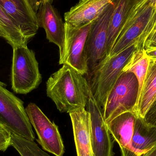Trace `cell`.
I'll list each match as a JSON object with an SVG mask.
<instances>
[{
	"label": "cell",
	"instance_id": "19",
	"mask_svg": "<svg viewBox=\"0 0 156 156\" xmlns=\"http://www.w3.org/2000/svg\"><path fill=\"white\" fill-rule=\"evenodd\" d=\"M0 37L14 48L27 46L29 41L21 29L0 7Z\"/></svg>",
	"mask_w": 156,
	"mask_h": 156
},
{
	"label": "cell",
	"instance_id": "31",
	"mask_svg": "<svg viewBox=\"0 0 156 156\" xmlns=\"http://www.w3.org/2000/svg\"><path fill=\"white\" fill-rule=\"evenodd\" d=\"M47 1V0H38V3H39V5H40V4L41 3H42L43 2H44V1Z\"/></svg>",
	"mask_w": 156,
	"mask_h": 156
},
{
	"label": "cell",
	"instance_id": "15",
	"mask_svg": "<svg viewBox=\"0 0 156 156\" xmlns=\"http://www.w3.org/2000/svg\"><path fill=\"white\" fill-rule=\"evenodd\" d=\"M112 0H80L64 15L65 22L75 26L96 20Z\"/></svg>",
	"mask_w": 156,
	"mask_h": 156
},
{
	"label": "cell",
	"instance_id": "23",
	"mask_svg": "<svg viewBox=\"0 0 156 156\" xmlns=\"http://www.w3.org/2000/svg\"><path fill=\"white\" fill-rule=\"evenodd\" d=\"M11 133L0 125V152H5L11 145Z\"/></svg>",
	"mask_w": 156,
	"mask_h": 156
},
{
	"label": "cell",
	"instance_id": "7",
	"mask_svg": "<svg viewBox=\"0 0 156 156\" xmlns=\"http://www.w3.org/2000/svg\"><path fill=\"white\" fill-rule=\"evenodd\" d=\"M114 10L112 2L101 15L92 23L86 40V52L89 77L96 67L107 57L108 27Z\"/></svg>",
	"mask_w": 156,
	"mask_h": 156
},
{
	"label": "cell",
	"instance_id": "14",
	"mask_svg": "<svg viewBox=\"0 0 156 156\" xmlns=\"http://www.w3.org/2000/svg\"><path fill=\"white\" fill-rule=\"evenodd\" d=\"M137 116L134 112H126L106 123L111 135L120 147L122 156L129 155Z\"/></svg>",
	"mask_w": 156,
	"mask_h": 156
},
{
	"label": "cell",
	"instance_id": "26",
	"mask_svg": "<svg viewBox=\"0 0 156 156\" xmlns=\"http://www.w3.org/2000/svg\"><path fill=\"white\" fill-rule=\"evenodd\" d=\"M27 1L32 10L36 14L39 6L38 0H27Z\"/></svg>",
	"mask_w": 156,
	"mask_h": 156
},
{
	"label": "cell",
	"instance_id": "13",
	"mask_svg": "<svg viewBox=\"0 0 156 156\" xmlns=\"http://www.w3.org/2000/svg\"><path fill=\"white\" fill-rule=\"evenodd\" d=\"M77 156H94L91 139L90 113L81 108L70 113Z\"/></svg>",
	"mask_w": 156,
	"mask_h": 156
},
{
	"label": "cell",
	"instance_id": "6",
	"mask_svg": "<svg viewBox=\"0 0 156 156\" xmlns=\"http://www.w3.org/2000/svg\"><path fill=\"white\" fill-rule=\"evenodd\" d=\"M156 12V6L150 2V0H138L118 36L109 56L135 45Z\"/></svg>",
	"mask_w": 156,
	"mask_h": 156
},
{
	"label": "cell",
	"instance_id": "4",
	"mask_svg": "<svg viewBox=\"0 0 156 156\" xmlns=\"http://www.w3.org/2000/svg\"><path fill=\"white\" fill-rule=\"evenodd\" d=\"M0 125L10 133L34 141L35 135L24 103L0 80Z\"/></svg>",
	"mask_w": 156,
	"mask_h": 156
},
{
	"label": "cell",
	"instance_id": "25",
	"mask_svg": "<svg viewBox=\"0 0 156 156\" xmlns=\"http://www.w3.org/2000/svg\"><path fill=\"white\" fill-rule=\"evenodd\" d=\"M145 50L146 54L151 61L156 60V46L147 48Z\"/></svg>",
	"mask_w": 156,
	"mask_h": 156
},
{
	"label": "cell",
	"instance_id": "21",
	"mask_svg": "<svg viewBox=\"0 0 156 156\" xmlns=\"http://www.w3.org/2000/svg\"><path fill=\"white\" fill-rule=\"evenodd\" d=\"M11 145L21 156H41L43 150L34 141L11 133Z\"/></svg>",
	"mask_w": 156,
	"mask_h": 156
},
{
	"label": "cell",
	"instance_id": "12",
	"mask_svg": "<svg viewBox=\"0 0 156 156\" xmlns=\"http://www.w3.org/2000/svg\"><path fill=\"white\" fill-rule=\"evenodd\" d=\"M0 7L29 42L37 34L39 27L36 15L27 0H0Z\"/></svg>",
	"mask_w": 156,
	"mask_h": 156
},
{
	"label": "cell",
	"instance_id": "22",
	"mask_svg": "<svg viewBox=\"0 0 156 156\" xmlns=\"http://www.w3.org/2000/svg\"><path fill=\"white\" fill-rule=\"evenodd\" d=\"M156 34V12L148 24L144 33L138 39L135 46L136 49L144 48L145 45Z\"/></svg>",
	"mask_w": 156,
	"mask_h": 156
},
{
	"label": "cell",
	"instance_id": "28",
	"mask_svg": "<svg viewBox=\"0 0 156 156\" xmlns=\"http://www.w3.org/2000/svg\"><path fill=\"white\" fill-rule=\"evenodd\" d=\"M156 34H155L153 37L151 38V39L149 40V41H148L145 45L144 46V49L146 47H147L148 45L150 44H152V43H156Z\"/></svg>",
	"mask_w": 156,
	"mask_h": 156
},
{
	"label": "cell",
	"instance_id": "27",
	"mask_svg": "<svg viewBox=\"0 0 156 156\" xmlns=\"http://www.w3.org/2000/svg\"><path fill=\"white\" fill-rule=\"evenodd\" d=\"M142 156H156V145Z\"/></svg>",
	"mask_w": 156,
	"mask_h": 156
},
{
	"label": "cell",
	"instance_id": "1",
	"mask_svg": "<svg viewBox=\"0 0 156 156\" xmlns=\"http://www.w3.org/2000/svg\"><path fill=\"white\" fill-rule=\"evenodd\" d=\"M90 86L84 75L64 65L46 82L47 96L61 113H70L87 105Z\"/></svg>",
	"mask_w": 156,
	"mask_h": 156
},
{
	"label": "cell",
	"instance_id": "29",
	"mask_svg": "<svg viewBox=\"0 0 156 156\" xmlns=\"http://www.w3.org/2000/svg\"><path fill=\"white\" fill-rule=\"evenodd\" d=\"M41 156H51L48 155V154H47L46 153L44 152V151H42V155Z\"/></svg>",
	"mask_w": 156,
	"mask_h": 156
},
{
	"label": "cell",
	"instance_id": "32",
	"mask_svg": "<svg viewBox=\"0 0 156 156\" xmlns=\"http://www.w3.org/2000/svg\"><path fill=\"white\" fill-rule=\"evenodd\" d=\"M154 61V62H156V60H154V61Z\"/></svg>",
	"mask_w": 156,
	"mask_h": 156
},
{
	"label": "cell",
	"instance_id": "30",
	"mask_svg": "<svg viewBox=\"0 0 156 156\" xmlns=\"http://www.w3.org/2000/svg\"><path fill=\"white\" fill-rule=\"evenodd\" d=\"M150 2L151 3L154 4L155 6H156V0H150Z\"/></svg>",
	"mask_w": 156,
	"mask_h": 156
},
{
	"label": "cell",
	"instance_id": "18",
	"mask_svg": "<svg viewBox=\"0 0 156 156\" xmlns=\"http://www.w3.org/2000/svg\"><path fill=\"white\" fill-rule=\"evenodd\" d=\"M156 98V63L150 60L135 109V112L137 116L144 118Z\"/></svg>",
	"mask_w": 156,
	"mask_h": 156
},
{
	"label": "cell",
	"instance_id": "5",
	"mask_svg": "<svg viewBox=\"0 0 156 156\" xmlns=\"http://www.w3.org/2000/svg\"><path fill=\"white\" fill-rule=\"evenodd\" d=\"M138 91L139 83L135 75L122 72L110 91L102 109L105 123L123 113L135 112Z\"/></svg>",
	"mask_w": 156,
	"mask_h": 156
},
{
	"label": "cell",
	"instance_id": "24",
	"mask_svg": "<svg viewBox=\"0 0 156 156\" xmlns=\"http://www.w3.org/2000/svg\"><path fill=\"white\" fill-rule=\"evenodd\" d=\"M143 118L148 125L156 127V98Z\"/></svg>",
	"mask_w": 156,
	"mask_h": 156
},
{
	"label": "cell",
	"instance_id": "17",
	"mask_svg": "<svg viewBox=\"0 0 156 156\" xmlns=\"http://www.w3.org/2000/svg\"><path fill=\"white\" fill-rule=\"evenodd\" d=\"M156 145V127L148 125L137 116L129 156H142Z\"/></svg>",
	"mask_w": 156,
	"mask_h": 156
},
{
	"label": "cell",
	"instance_id": "20",
	"mask_svg": "<svg viewBox=\"0 0 156 156\" xmlns=\"http://www.w3.org/2000/svg\"><path fill=\"white\" fill-rule=\"evenodd\" d=\"M150 62V58L146 54L145 50L144 48H136L123 69L122 72L133 73L137 78L139 83L138 97L143 87Z\"/></svg>",
	"mask_w": 156,
	"mask_h": 156
},
{
	"label": "cell",
	"instance_id": "11",
	"mask_svg": "<svg viewBox=\"0 0 156 156\" xmlns=\"http://www.w3.org/2000/svg\"><path fill=\"white\" fill-rule=\"evenodd\" d=\"M39 27L45 31L47 39L59 48V58L64 53L66 38L65 23L53 5V0H47L40 4L36 14Z\"/></svg>",
	"mask_w": 156,
	"mask_h": 156
},
{
	"label": "cell",
	"instance_id": "16",
	"mask_svg": "<svg viewBox=\"0 0 156 156\" xmlns=\"http://www.w3.org/2000/svg\"><path fill=\"white\" fill-rule=\"evenodd\" d=\"M138 0H112L114 10L108 27L107 56L109 57L118 36L128 20Z\"/></svg>",
	"mask_w": 156,
	"mask_h": 156
},
{
	"label": "cell",
	"instance_id": "8",
	"mask_svg": "<svg viewBox=\"0 0 156 156\" xmlns=\"http://www.w3.org/2000/svg\"><path fill=\"white\" fill-rule=\"evenodd\" d=\"M92 23L75 26L65 22V48L59 64L69 66L83 75L88 74L86 40Z\"/></svg>",
	"mask_w": 156,
	"mask_h": 156
},
{
	"label": "cell",
	"instance_id": "33",
	"mask_svg": "<svg viewBox=\"0 0 156 156\" xmlns=\"http://www.w3.org/2000/svg\"></svg>",
	"mask_w": 156,
	"mask_h": 156
},
{
	"label": "cell",
	"instance_id": "2",
	"mask_svg": "<svg viewBox=\"0 0 156 156\" xmlns=\"http://www.w3.org/2000/svg\"><path fill=\"white\" fill-rule=\"evenodd\" d=\"M136 49L134 45L117 55L107 57L88 77L91 91L102 109L105 105L110 91Z\"/></svg>",
	"mask_w": 156,
	"mask_h": 156
},
{
	"label": "cell",
	"instance_id": "9",
	"mask_svg": "<svg viewBox=\"0 0 156 156\" xmlns=\"http://www.w3.org/2000/svg\"><path fill=\"white\" fill-rule=\"evenodd\" d=\"M26 111L37 134V141L43 149L55 156H64L65 146L58 126L35 104L29 103Z\"/></svg>",
	"mask_w": 156,
	"mask_h": 156
},
{
	"label": "cell",
	"instance_id": "3",
	"mask_svg": "<svg viewBox=\"0 0 156 156\" xmlns=\"http://www.w3.org/2000/svg\"><path fill=\"white\" fill-rule=\"evenodd\" d=\"M42 81L35 54L27 46L13 48L11 70L12 89L16 93L26 94L37 88Z\"/></svg>",
	"mask_w": 156,
	"mask_h": 156
},
{
	"label": "cell",
	"instance_id": "10",
	"mask_svg": "<svg viewBox=\"0 0 156 156\" xmlns=\"http://www.w3.org/2000/svg\"><path fill=\"white\" fill-rule=\"evenodd\" d=\"M91 121V139L94 156H114L113 142L105 122L101 108L90 90L86 105Z\"/></svg>",
	"mask_w": 156,
	"mask_h": 156
}]
</instances>
